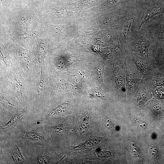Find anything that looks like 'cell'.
<instances>
[{
  "label": "cell",
  "mask_w": 164,
  "mask_h": 164,
  "mask_svg": "<svg viewBox=\"0 0 164 164\" xmlns=\"http://www.w3.org/2000/svg\"><path fill=\"white\" fill-rule=\"evenodd\" d=\"M126 78L127 97L135 93L139 84L142 82V76L135 63L129 58H126Z\"/></svg>",
  "instance_id": "1"
},
{
  "label": "cell",
  "mask_w": 164,
  "mask_h": 164,
  "mask_svg": "<svg viewBox=\"0 0 164 164\" xmlns=\"http://www.w3.org/2000/svg\"><path fill=\"white\" fill-rule=\"evenodd\" d=\"M126 58L116 61L114 68L113 81L118 92L123 96L127 97V82L126 78Z\"/></svg>",
  "instance_id": "2"
},
{
  "label": "cell",
  "mask_w": 164,
  "mask_h": 164,
  "mask_svg": "<svg viewBox=\"0 0 164 164\" xmlns=\"http://www.w3.org/2000/svg\"><path fill=\"white\" fill-rule=\"evenodd\" d=\"M129 58L133 61L141 73L144 83L147 81L156 71L150 59L146 60L134 56L132 55Z\"/></svg>",
  "instance_id": "3"
},
{
  "label": "cell",
  "mask_w": 164,
  "mask_h": 164,
  "mask_svg": "<svg viewBox=\"0 0 164 164\" xmlns=\"http://www.w3.org/2000/svg\"><path fill=\"white\" fill-rule=\"evenodd\" d=\"M6 85L12 93L20 101H24L23 83L14 73H10L6 80Z\"/></svg>",
  "instance_id": "4"
},
{
  "label": "cell",
  "mask_w": 164,
  "mask_h": 164,
  "mask_svg": "<svg viewBox=\"0 0 164 164\" xmlns=\"http://www.w3.org/2000/svg\"><path fill=\"white\" fill-rule=\"evenodd\" d=\"M150 46L149 40L145 39L139 40L132 46V51L136 55L134 56L145 59H149L148 49Z\"/></svg>",
  "instance_id": "5"
},
{
  "label": "cell",
  "mask_w": 164,
  "mask_h": 164,
  "mask_svg": "<svg viewBox=\"0 0 164 164\" xmlns=\"http://www.w3.org/2000/svg\"><path fill=\"white\" fill-rule=\"evenodd\" d=\"M144 83L148 90L152 93L156 87L164 86V73L156 70Z\"/></svg>",
  "instance_id": "6"
},
{
  "label": "cell",
  "mask_w": 164,
  "mask_h": 164,
  "mask_svg": "<svg viewBox=\"0 0 164 164\" xmlns=\"http://www.w3.org/2000/svg\"><path fill=\"white\" fill-rule=\"evenodd\" d=\"M162 9L160 7H157L150 9L145 13L142 19V21L140 25L139 29L140 28L143 24L148 22L151 18L160 13Z\"/></svg>",
  "instance_id": "7"
},
{
  "label": "cell",
  "mask_w": 164,
  "mask_h": 164,
  "mask_svg": "<svg viewBox=\"0 0 164 164\" xmlns=\"http://www.w3.org/2000/svg\"><path fill=\"white\" fill-rule=\"evenodd\" d=\"M101 142V139L99 138H95L90 139L79 145L74 147V149H79L84 148L94 147L99 144Z\"/></svg>",
  "instance_id": "8"
},
{
  "label": "cell",
  "mask_w": 164,
  "mask_h": 164,
  "mask_svg": "<svg viewBox=\"0 0 164 164\" xmlns=\"http://www.w3.org/2000/svg\"><path fill=\"white\" fill-rule=\"evenodd\" d=\"M89 117H85L80 124V125L78 131L81 134H84L87 132L89 128Z\"/></svg>",
  "instance_id": "9"
},
{
  "label": "cell",
  "mask_w": 164,
  "mask_h": 164,
  "mask_svg": "<svg viewBox=\"0 0 164 164\" xmlns=\"http://www.w3.org/2000/svg\"><path fill=\"white\" fill-rule=\"evenodd\" d=\"M14 161H16L18 163L22 162L21 159L24 161V159L21 154V151L18 148H15L12 153V156Z\"/></svg>",
  "instance_id": "10"
},
{
  "label": "cell",
  "mask_w": 164,
  "mask_h": 164,
  "mask_svg": "<svg viewBox=\"0 0 164 164\" xmlns=\"http://www.w3.org/2000/svg\"><path fill=\"white\" fill-rule=\"evenodd\" d=\"M132 24V20L131 18L127 19L125 24L123 32L126 37H128L129 35Z\"/></svg>",
  "instance_id": "11"
},
{
  "label": "cell",
  "mask_w": 164,
  "mask_h": 164,
  "mask_svg": "<svg viewBox=\"0 0 164 164\" xmlns=\"http://www.w3.org/2000/svg\"><path fill=\"white\" fill-rule=\"evenodd\" d=\"M26 137L31 140H42L43 137L35 132L28 131L25 133Z\"/></svg>",
  "instance_id": "12"
},
{
  "label": "cell",
  "mask_w": 164,
  "mask_h": 164,
  "mask_svg": "<svg viewBox=\"0 0 164 164\" xmlns=\"http://www.w3.org/2000/svg\"><path fill=\"white\" fill-rule=\"evenodd\" d=\"M155 96L160 98H164V86H158L152 91Z\"/></svg>",
  "instance_id": "13"
},
{
  "label": "cell",
  "mask_w": 164,
  "mask_h": 164,
  "mask_svg": "<svg viewBox=\"0 0 164 164\" xmlns=\"http://www.w3.org/2000/svg\"><path fill=\"white\" fill-rule=\"evenodd\" d=\"M23 112H19L13 117L6 124L4 125L3 127H6L16 123L21 117Z\"/></svg>",
  "instance_id": "14"
},
{
  "label": "cell",
  "mask_w": 164,
  "mask_h": 164,
  "mask_svg": "<svg viewBox=\"0 0 164 164\" xmlns=\"http://www.w3.org/2000/svg\"><path fill=\"white\" fill-rule=\"evenodd\" d=\"M44 84L43 76L41 74L40 80L37 87L36 91L38 96H40L41 94L44 87Z\"/></svg>",
  "instance_id": "15"
},
{
  "label": "cell",
  "mask_w": 164,
  "mask_h": 164,
  "mask_svg": "<svg viewBox=\"0 0 164 164\" xmlns=\"http://www.w3.org/2000/svg\"><path fill=\"white\" fill-rule=\"evenodd\" d=\"M67 108L68 106L67 104L61 105L53 110L49 115H50L52 114L53 113H59L64 112L67 109Z\"/></svg>",
  "instance_id": "16"
},
{
  "label": "cell",
  "mask_w": 164,
  "mask_h": 164,
  "mask_svg": "<svg viewBox=\"0 0 164 164\" xmlns=\"http://www.w3.org/2000/svg\"><path fill=\"white\" fill-rule=\"evenodd\" d=\"M54 128L56 133L58 135H62L65 131V127L62 124H59Z\"/></svg>",
  "instance_id": "17"
},
{
  "label": "cell",
  "mask_w": 164,
  "mask_h": 164,
  "mask_svg": "<svg viewBox=\"0 0 164 164\" xmlns=\"http://www.w3.org/2000/svg\"><path fill=\"white\" fill-rule=\"evenodd\" d=\"M38 158V161L40 163H48L50 161V158L46 155H41Z\"/></svg>",
  "instance_id": "18"
},
{
  "label": "cell",
  "mask_w": 164,
  "mask_h": 164,
  "mask_svg": "<svg viewBox=\"0 0 164 164\" xmlns=\"http://www.w3.org/2000/svg\"><path fill=\"white\" fill-rule=\"evenodd\" d=\"M97 156L100 158H106L111 156V154L108 151L101 150L99 151L97 154Z\"/></svg>",
  "instance_id": "19"
},
{
  "label": "cell",
  "mask_w": 164,
  "mask_h": 164,
  "mask_svg": "<svg viewBox=\"0 0 164 164\" xmlns=\"http://www.w3.org/2000/svg\"><path fill=\"white\" fill-rule=\"evenodd\" d=\"M131 151L134 155H136L138 154V152L136 147L134 143H132L130 146Z\"/></svg>",
  "instance_id": "20"
},
{
  "label": "cell",
  "mask_w": 164,
  "mask_h": 164,
  "mask_svg": "<svg viewBox=\"0 0 164 164\" xmlns=\"http://www.w3.org/2000/svg\"><path fill=\"white\" fill-rule=\"evenodd\" d=\"M149 152L152 156H154L156 155L157 153V150L156 148L152 147L150 148Z\"/></svg>",
  "instance_id": "21"
},
{
  "label": "cell",
  "mask_w": 164,
  "mask_h": 164,
  "mask_svg": "<svg viewBox=\"0 0 164 164\" xmlns=\"http://www.w3.org/2000/svg\"><path fill=\"white\" fill-rule=\"evenodd\" d=\"M2 99L7 104L9 105L12 107H13V105L12 104L11 102H10L7 99H6L4 97H2Z\"/></svg>",
  "instance_id": "22"
},
{
  "label": "cell",
  "mask_w": 164,
  "mask_h": 164,
  "mask_svg": "<svg viewBox=\"0 0 164 164\" xmlns=\"http://www.w3.org/2000/svg\"><path fill=\"white\" fill-rule=\"evenodd\" d=\"M121 0H111V2L112 3H115L118 2Z\"/></svg>",
  "instance_id": "23"
},
{
  "label": "cell",
  "mask_w": 164,
  "mask_h": 164,
  "mask_svg": "<svg viewBox=\"0 0 164 164\" xmlns=\"http://www.w3.org/2000/svg\"><path fill=\"white\" fill-rule=\"evenodd\" d=\"M161 36L162 39L164 40V31L162 33Z\"/></svg>",
  "instance_id": "24"
}]
</instances>
